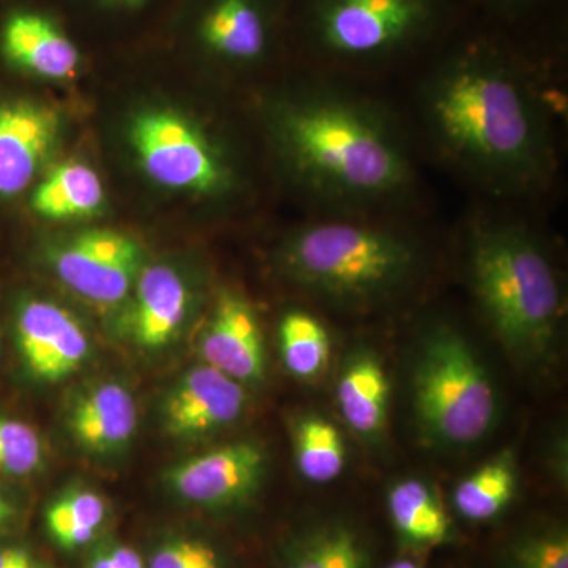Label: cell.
Here are the masks:
<instances>
[{"instance_id": "6da1fadb", "label": "cell", "mask_w": 568, "mask_h": 568, "mask_svg": "<svg viewBox=\"0 0 568 568\" xmlns=\"http://www.w3.org/2000/svg\"><path fill=\"white\" fill-rule=\"evenodd\" d=\"M426 112L444 149L491 181L526 185L547 163V140L528 92L495 63L448 67L429 85Z\"/></svg>"}, {"instance_id": "7a4b0ae2", "label": "cell", "mask_w": 568, "mask_h": 568, "mask_svg": "<svg viewBox=\"0 0 568 568\" xmlns=\"http://www.w3.org/2000/svg\"><path fill=\"white\" fill-rule=\"evenodd\" d=\"M276 125L295 170L327 200L373 203L410 182L402 142L364 103L320 92L287 104Z\"/></svg>"}, {"instance_id": "3957f363", "label": "cell", "mask_w": 568, "mask_h": 568, "mask_svg": "<svg viewBox=\"0 0 568 568\" xmlns=\"http://www.w3.org/2000/svg\"><path fill=\"white\" fill-rule=\"evenodd\" d=\"M469 271L478 305L517 364L540 368L558 343V275L536 239L514 226L481 227L470 241Z\"/></svg>"}, {"instance_id": "277c9868", "label": "cell", "mask_w": 568, "mask_h": 568, "mask_svg": "<svg viewBox=\"0 0 568 568\" xmlns=\"http://www.w3.org/2000/svg\"><path fill=\"white\" fill-rule=\"evenodd\" d=\"M283 271L310 293L345 305L375 304L410 283L417 246L392 231L353 223L312 224L280 253Z\"/></svg>"}, {"instance_id": "5b68a950", "label": "cell", "mask_w": 568, "mask_h": 568, "mask_svg": "<svg viewBox=\"0 0 568 568\" xmlns=\"http://www.w3.org/2000/svg\"><path fill=\"white\" fill-rule=\"evenodd\" d=\"M413 368V410L426 443L476 446L495 428L499 398L491 376L465 336L448 325L432 328Z\"/></svg>"}, {"instance_id": "8992f818", "label": "cell", "mask_w": 568, "mask_h": 568, "mask_svg": "<svg viewBox=\"0 0 568 568\" xmlns=\"http://www.w3.org/2000/svg\"><path fill=\"white\" fill-rule=\"evenodd\" d=\"M130 141L145 174L168 189L213 193L224 189L226 170L203 134L170 111L134 118Z\"/></svg>"}, {"instance_id": "52a82bcc", "label": "cell", "mask_w": 568, "mask_h": 568, "mask_svg": "<svg viewBox=\"0 0 568 568\" xmlns=\"http://www.w3.org/2000/svg\"><path fill=\"white\" fill-rule=\"evenodd\" d=\"M267 452L254 440H237L171 466L164 484L183 503L205 510L244 506L260 493Z\"/></svg>"}, {"instance_id": "ba28073f", "label": "cell", "mask_w": 568, "mask_h": 568, "mask_svg": "<svg viewBox=\"0 0 568 568\" xmlns=\"http://www.w3.org/2000/svg\"><path fill=\"white\" fill-rule=\"evenodd\" d=\"M426 17L425 0H325L320 37L334 54L368 58L405 43Z\"/></svg>"}, {"instance_id": "9c48e42d", "label": "cell", "mask_w": 568, "mask_h": 568, "mask_svg": "<svg viewBox=\"0 0 568 568\" xmlns=\"http://www.w3.org/2000/svg\"><path fill=\"white\" fill-rule=\"evenodd\" d=\"M55 274L74 293L97 304H118L140 276L142 250L130 235L88 231L52 254Z\"/></svg>"}, {"instance_id": "30bf717a", "label": "cell", "mask_w": 568, "mask_h": 568, "mask_svg": "<svg viewBox=\"0 0 568 568\" xmlns=\"http://www.w3.org/2000/svg\"><path fill=\"white\" fill-rule=\"evenodd\" d=\"M246 407L245 386L211 365L194 366L164 398L163 429L175 439H203L234 425Z\"/></svg>"}, {"instance_id": "8fae6325", "label": "cell", "mask_w": 568, "mask_h": 568, "mask_svg": "<svg viewBox=\"0 0 568 568\" xmlns=\"http://www.w3.org/2000/svg\"><path fill=\"white\" fill-rule=\"evenodd\" d=\"M17 345L26 368L40 383H61L89 357V338L77 317L40 298L18 310Z\"/></svg>"}, {"instance_id": "7c38bea8", "label": "cell", "mask_w": 568, "mask_h": 568, "mask_svg": "<svg viewBox=\"0 0 568 568\" xmlns=\"http://www.w3.org/2000/svg\"><path fill=\"white\" fill-rule=\"evenodd\" d=\"M204 362L242 386L265 379V345L260 317L250 302L235 293L220 294L200 338Z\"/></svg>"}, {"instance_id": "4fadbf2b", "label": "cell", "mask_w": 568, "mask_h": 568, "mask_svg": "<svg viewBox=\"0 0 568 568\" xmlns=\"http://www.w3.org/2000/svg\"><path fill=\"white\" fill-rule=\"evenodd\" d=\"M61 121L52 108L32 102L0 104V196L28 189L58 141Z\"/></svg>"}, {"instance_id": "5bb4252c", "label": "cell", "mask_w": 568, "mask_h": 568, "mask_svg": "<svg viewBox=\"0 0 568 568\" xmlns=\"http://www.w3.org/2000/svg\"><path fill=\"white\" fill-rule=\"evenodd\" d=\"M336 406L355 436L377 444L386 436L390 381L375 351L357 346L346 355L336 381Z\"/></svg>"}, {"instance_id": "9a60e30c", "label": "cell", "mask_w": 568, "mask_h": 568, "mask_svg": "<svg viewBox=\"0 0 568 568\" xmlns=\"http://www.w3.org/2000/svg\"><path fill=\"white\" fill-rule=\"evenodd\" d=\"M133 290L129 335L134 345L144 349L170 345L189 313V286L174 268L155 264L142 268Z\"/></svg>"}, {"instance_id": "2e32d148", "label": "cell", "mask_w": 568, "mask_h": 568, "mask_svg": "<svg viewBox=\"0 0 568 568\" xmlns=\"http://www.w3.org/2000/svg\"><path fill=\"white\" fill-rule=\"evenodd\" d=\"M67 422L71 437L82 450L115 454L136 432V403L132 392L122 384H99L73 403Z\"/></svg>"}, {"instance_id": "e0dca14e", "label": "cell", "mask_w": 568, "mask_h": 568, "mask_svg": "<svg viewBox=\"0 0 568 568\" xmlns=\"http://www.w3.org/2000/svg\"><path fill=\"white\" fill-rule=\"evenodd\" d=\"M2 51L14 65L48 80L71 77L80 62L69 37L47 18L28 11L11 14L3 24Z\"/></svg>"}, {"instance_id": "ac0fdd59", "label": "cell", "mask_w": 568, "mask_h": 568, "mask_svg": "<svg viewBox=\"0 0 568 568\" xmlns=\"http://www.w3.org/2000/svg\"><path fill=\"white\" fill-rule=\"evenodd\" d=\"M392 525L403 540L417 547H435L450 536L452 525L443 500L428 481L407 477L387 493Z\"/></svg>"}, {"instance_id": "d6986e66", "label": "cell", "mask_w": 568, "mask_h": 568, "mask_svg": "<svg viewBox=\"0 0 568 568\" xmlns=\"http://www.w3.org/2000/svg\"><path fill=\"white\" fill-rule=\"evenodd\" d=\"M517 488V455L511 448H504L459 481L452 503L459 517L485 523L506 510Z\"/></svg>"}, {"instance_id": "ffe728a7", "label": "cell", "mask_w": 568, "mask_h": 568, "mask_svg": "<svg viewBox=\"0 0 568 568\" xmlns=\"http://www.w3.org/2000/svg\"><path fill=\"white\" fill-rule=\"evenodd\" d=\"M104 201L102 181L91 168L65 163L52 170L32 194V207L50 220L92 216Z\"/></svg>"}, {"instance_id": "44dd1931", "label": "cell", "mask_w": 568, "mask_h": 568, "mask_svg": "<svg viewBox=\"0 0 568 568\" xmlns=\"http://www.w3.org/2000/svg\"><path fill=\"white\" fill-rule=\"evenodd\" d=\"M295 469L310 484L325 485L342 476L346 444L342 433L320 414H304L291 426Z\"/></svg>"}, {"instance_id": "7402d4cb", "label": "cell", "mask_w": 568, "mask_h": 568, "mask_svg": "<svg viewBox=\"0 0 568 568\" xmlns=\"http://www.w3.org/2000/svg\"><path fill=\"white\" fill-rule=\"evenodd\" d=\"M203 37L224 58L253 61L265 48L264 20L252 0H219L204 18Z\"/></svg>"}, {"instance_id": "603a6c76", "label": "cell", "mask_w": 568, "mask_h": 568, "mask_svg": "<svg viewBox=\"0 0 568 568\" xmlns=\"http://www.w3.org/2000/svg\"><path fill=\"white\" fill-rule=\"evenodd\" d=\"M280 354L284 368L297 379L312 381L323 375L331 361L327 328L310 313L293 310L278 325Z\"/></svg>"}, {"instance_id": "cb8c5ba5", "label": "cell", "mask_w": 568, "mask_h": 568, "mask_svg": "<svg viewBox=\"0 0 568 568\" xmlns=\"http://www.w3.org/2000/svg\"><path fill=\"white\" fill-rule=\"evenodd\" d=\"M283 568H368V551L347 526H321L295 541Z\"/></svg>"}, {"instance_id": "d4e9b609", "label": "cell", "mask_w": 568, "mask_h": 568, "mask_svg": "<svg viewBox=\"0 0 568 568\" xmlns=\"http://www.w3.org/2000/svg\"><path fill=\"white\" fill-rule=\"evenodd\" d=\"M106 519L103 497L91 489H74L52 500L44 511V525L52 540L63 549L91 544Z\"/></svg>"}, {"instance_id": "484cf974", "label": "cell", "mask_w": 568, "mask_h": 568, "mask_svg": "<svg viewBox=\"0 0 568 568\" xmlns=\"http://www.w3.org/2000/svg\"><path fill=\"white\" fill-rule=\"evenodd\" d=\"M510 568H568V536L562 526L526 530L507 549Z\"/></svg>"}, {"instance_id": "4316f807", "label": "cell", "mask_w": 568, "mask_h": 568, "mask_svg": "<svg viewBox=\"0 0 568 568\" xmlns=\"http://www.w3.org/2000/svg\"><path fill=\"white\" fill-rule=\"evenodd\" d=\"M43 446L36 429L17 418L0 416V474L22 477L36 473Z\"/></svg>"}, {"instance_id": "83f0119b", "label": "cell", "mask_w": 568, "mask_h": 568, "mask_svg": "<svg viewBox=\"0 0 568 568\" xmlns=\"http://www.w3.org/2000/svg\"><path fill=\"white\" fill-rule=\"evenodd\" d=\"M148 568H226L222 551L200 537L164 538L149 556Z\"/></svg>"}, {"instance_id": "f1b7e54d", "label": "cell", "mask_w": 568, "mask_h": 568, "mask_svg": "<svg viewBox=\"0 0 568 568\" xmlns=\"http://www.w3.org/2000/svg\"><path fill=\"white\" fill-rule=\"evenodd\" d=\"M548 466L551 469L552 477L559 481L560 485L567 484V437L562 433L552 436L549 439L547 450Z\"/></svg>"}, {"instance_id": "f546056e", "label": "cell", "mask_w": 568, "mask_h": 568, "mask_svg": "<svg viewBox=\"0 0 568 568\" xmlns=\"http://www.w3.org/2000/svg\"><path fill=\"white\" fill-rule=\"evenodd\" d=\"M108 548L114 568H148L140 552L123 544H112Z\"/></svg>"}, {"instance_id": "4dcf8cb0", "label": "cell", "mask_w": 568, "mask_h": 568, "mask_svg": "<svg viewBox=\"0 0 568 568\" xmlns=\"http://www.w3.org/2000/svg\"><path fill=\"white\" fill-rule=\"evenodd\" d=\"M0 568H37L31 552L26 548H0Z\"/></svg>"}, {"instance_id": "1f68e13d", "label": "cell", "mask_w": 568, "mask_h": 568, "mask_svg": "<svg viewBox=\"0 0 568 568\" xmlns=\"http://www.w3.org/2000/svg\"><path fill=\"white\" fill-rule=\"evenodd\" d=\"M14 517H17V508L10 503L9 497L0 491V528L10 525Z\"/></svg>"}, {"instance_id": "d6a6232c", "label": "cell", "mask_w": 568, "mask_h": 568, "mask_svg": "<svg viewBox=\"0 0 568 568\" xmlns=\"http://www.w3.org/2000/svg\"><path fill=\"white\" fill-rule=\"evenodd\" d=\"M89 568H114L108 548H99L89 559Z\"/></svg>"}, {"instance_id": "836d02e7", "label": "cell", "mask_w": 568, "mask_h": 568, "mask_svg": "<svg viewBox=\"0 0 568 568\" xmlns=\"http://www.w3.org/2000/svg\"><path fill=\"white\" fill-rule=\"evenodd\" d=\"M387 568H420L416 560L410 559H398L392 562Z\"/></svg>"}, {"instance_id": "e575fe53", "label": "cell", "mask_w": 568, "mask_h": 568, "mask_svg": "<svg viewBox=\"0 0 568 568\" xmlns=\"http://www.w3.org/2000/svg\"><path fill=\"white\" fill-rule=\"evenodd\" d=\"M118 2L133 3L138 2V0H118Z\"/></svg>"}]
</instances>
